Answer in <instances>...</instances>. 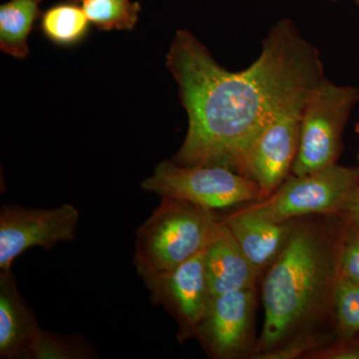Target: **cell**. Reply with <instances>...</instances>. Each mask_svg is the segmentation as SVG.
<instances>
[{"label": "cell", "mask_w": 359, "mask_h": 359, "mask_svg": "<svg viewBox=\"0 0 359 359\" xmlns=\"http://www.w3.org/2000/svg\"><path fill=\"white\" fill-rule=\"evenodd\" d=\"M167 67L189 120L174 162L235 172L269 123L302 106L325 78L318 51L287 18L269 29L261 54L247 69H224L189 30L175 35Z\"/></svg>", "instance_id": "1"}, {"label": "cell", "mask_w": 359, "mask_h": 359, "mask_svg": "<svg viewBox=\"0 0 359 359\" xmlns=\"http://www.w3.org/2000/svg\"><path fill=\"white\" fill-rule=\"evenodd\" d=\"M325 238L314 229L292 230L264 280V353L273 351L308 323L334 290L337 269Z\"/></svg>", "instance_id": "2"}, {"label": "cell", "mask_w": 359, "mask_h": 359, "mask_svg": "<svg viewBox=\"0 0 359 359\" xmlns=\"http://www.w3.org/2000/svg\"><path fill=\"white\" fill-rule=\"evenodd\" d=\"M212 210L171 197L137 229L134 264L137 273H166L205 250L222 229Z\"/></svg>", "instance_id": "3"}, {"label": "cell", "mask_w": 359, "mask_h": 359, "mask_svg": "<svg viewBox=\"0 0 359 359\" xmlns=\"http://www.w3.org/2000/svg\"><path fill=\"white\" fill-rule=\"evenodd\" d=\"M358 101L356 87L337 85L327 78L309 91L302 107L292 175L313 173L337 164L342 134Z\"/></svg>", "instance_id": "4"}, {"label": "cell", "mask_w": 359, "mask_h": 359, "mask_svg": "<svg viewBox=\"0 0 359 359\" xmlns=\"http://www.w3.org/2000/svg\"><path fill=\"white\" fill-rule=\"evenodd\" d=\"M359 189V168L334 164L302 176H292L263 200L247 207L276 223L297 217L346 211Z\"/></svg>", "instance_id": "5"}, {"label": "cell", "mask_w": 359, "mask_h": 359, "mask_svg": "<svg viewBox=\"0 0 359 359\" xmlns=\"http://www.w3.org/2000/svg\"><path fill=\"white\" fill-rule=\"evenodd\" d=\"M141 187L160 197L186 201L212 211L263 200L259 187L233 170L221 166H185L174 161L159 163Z\"/></svg>", "instance_id": "6"}, {"label": "cell", "mask_w": 359, "mask_h": 359, "mask_svg": "<svg viewBox=\"0 0 359 359\" xmlns=\"http://www.w3.org/2000/svg\"><path fill=\"white\" fill-rule=\"evenodd\" d=\"M80 212L75 205L32 209L18 204L0 209V271L13 269L14 261L34 247L50 250L76 238Z\"/></svg>", "instance_id": "7"}, {"label": "cell", "mask_w": 359, "mask_h": 359, "mask_svg": "<svg viewBox=\"0 0 359 359\" xmlns=\"http://www.w3.org/2000/svg\"><path fill=\"white\" fill-rule=\"evenodd\" d=\"M204 252L166 273H139L154 306L169 311L179 325L180 341L195 337L211 301Z\"/></svg>", "instance_id": "8"}, {"label": "cell", "mask_w": 359, "mask_h": 359, "mask_svg": "<svg viewBox=\"0 0 359 359\" xmlns=\"http://www.w3.org/2000/svg\"><path fill=\"white\" fill-rule=\"evenodd\" d=\"M306 101V100H304ZM302 106L275 118L257 137L237 168V173L261 189L263 199L283 185L299 151Z\"/></svg>", "instance_id": "9"}, {"label": "cell", "mask_w": 359, "mask_h": 359, "mask_svg": "<svg viewBox=\"0 0 359 359\" xmlns=\"http://www.w3.org/2000/svg\"><path fill=\"white\" fill-rule=\"evenodd\" d=\"M255 290L245 289L212 297L195 337L214 358H231L249 340Z\"/></svg>", "instance_id": "10"}, {"label": "cell", "mask_w": 359, "mask_h": 359, "mask_svg": "<svg viewBox=\"0 0 359 359\" xmlns=\"http://www.w3.org/2000/svg\"><path fill=\"white\" fill-rule=\"evenodd\" d=\"M40 330L34 311L21 297L13 269L0 271V358L30 359Z\"/></svg>", "instance_id": "11"}, {"label": "cell", "mask_w": 359, "mask_h": 359, "mask_svg": "<svg viewBox=\"0 0 359 359\" xmlns=\"http://www.w3.org/2000/svg\"><path fill=\"white\" fill-rule=\"evenodd\" d=\"M204 264L211 297L252 289L259 271L245 257L224 224L218 237L205 248Z\"/></svg>", "instance_id": "12"}, {"label": "cell", "mask_w": 359, "mask_h": 359, "mask_svg": "<svg viewBox=\"0 0 359 359\" xmlns=\"http://www.w3.org/2000/svg\"><path fill=\"white\" fill-rule=\"evenodd\" d=\"M223 223L259 271L280 254L290 231L287 223L269 221L247 208L226 217Z\"/></svg>", "instance_id": "13"}, {"label": "cell", "mask_w": 359, "mask_h": 359, "mask_svg": "<svg viewBox=\"0 0 359 359\" xmlns=\"http://www.w3.org/2000/svg\"><path fill=\"white\" fill-rule=\"evenodd\" d=\"M42 0H9L0 6V49L14 58L29 54L27 40L41 15Z\"/></svg>", "instance_id": "14"}, {"label": "cell", "mask_w": 359, "mask_h": 359, "mask_svg": "<svg viewBox=\"0 0 359 359\" xmlns=\"http://www.w3.org/2000/svg\"><path fill=\"white\" fill-rule=\"evenodd\" d=\"M90 21L82 6L69 1L47 9L41 18L40 28L54 43L71 45L84 39Z\"/></svg>", "instance_id": "15"}, {"label": "cell", "mask_w": 359, "mask_h": 359, "mask_svg": "<svg viewBox=\"0 0 359 359\" xmlns=\"http://www.w3.org/2000/svg\"><path fill=\"white\" fill-rule=\"evenodd\" d=\"M81 6L100 30H132L141 11L140 4L132 0H83Z\"/></svg>", "instance_id": "16"}, {"label": "cell", "mask_w": 359, "mask_h": 359, "mask_svg": "<svg viewBox=\"0 0 359 359\" xmlns=\"http://www.w3.org/2000/svg\"><path fill=\"white\" fill-rule=\"evenodd\" d=\"M93 346L79 334L63 335L39 330L33 342L30 359H93L98 358Z\"/></svg>", "instance_id": "17"}, {"label": "cell", "mask_w": 359, "mask_h": 359, "mask_svg": "<svg viewBox=\"0 0 359 359\" xmlns=\"http://www.w3.org/2000/svg\"><path fill=\"white\" fill-rule=\"evenodd\" d=\"M332 299L340 332L346 337L359 334V283L337 273Z\"/></svg>", "instance_id": "18"}, {"label": "cell", "mask_w": 359, "mask_h": 359, "mask_svg": "<svg viewBox=\"0 0 359 359\" xmlns=\"http://www.w3.org/2000/svg\"><path fill=\"white\" fill-rule=\"evenodd\" d=\"M337 273L359 283V221H354L347 231L337 262Z\"/></svg>", "instance_id": "19"}, {"label": "cell", "mask_w": 359, "mask_h": 359, "mask_svg": "<svg viewBox=\"0 0 359 359\" xmlns=\"http://www.w3.org/2000/svg\"><path fill=\"white\" fill-rule=\"evenodd\" d=\"M313 339H304L302 337L301 339L294 340V341H287V344H283V346H278V348L273 349L264 354V358H273V359H287L294 358L295 356L301 355V354L306 353L309 351L313 344Z\"/></svg>", "instance_id": "20"}, {"label": "cell", "mask_w": 359, "mask_h": 359, "mask_svg": "<svg viewBox=\"0 0 359 359\" xmlns=\"http://www.w3.org/2000/svg\"><path fill=\"white\" fill-rule=\"evenodd\" d=\"M316 358L359 359V342H347L323 349L316 353Z\"/></svg>", "instance_id": "21"}, {"label": "cell", "mask_w": 359, "mask_h": 359, "mask_svg": "<svg viewBox=\"0 0 359 359\" xmlns=\"http://www.w3.org/2000/svg\"><path fill=\"white\" fill-rule=\"evenodd\" d=\"M346 212H349L354 221H359V189L351 204L347 207Z\"/></svg>", "instance_id": "22"}, {"label": "cell", "mask_w": 359, "mask_h": 359, "mask_svg": "<svg viewBox=\"0 0 359 359\" xmlns=\"http://www.w3.org/2000/svg\"><path fill=\"white\" fill-rule=\"evenodd\" d=\"M69 1H72V2H75V4H81L82 1H83V0H69Z\"/></svg>", "instance_id": "23"}, {"label": "cell", "mask_w": 359, "mask_h": 359, "mask_svg": "<svg viewBox=\"0 0 359 359\" xmlns=\"http://www.w3.org/2000/svg\"><path fill=\"white\" fill-rule=\"evenodd\" d=\"M355 132L359 134V122L355 125Z\"/></svg>", "instance_id": "24"}, {"label": "cell", "mask_w": 359, "mask_h": 359, "mask_svg": "<svg viewBox=\"0 0 359 359\" xmlns=\"http://www.w3.org/2000/svg\"><path fill=\"white\" fill-rule=\"evenodd\" d=\"M354 2H355L356 6L359 7V0H353Z\"/></svg>", "instance_id": "25"}, {"label": "cell", "mask_w": 359, "mask_h": 359, "mask_svg": "<svg viewBox=\"0 0 359 359\" xmlns=\"http://www.w3.org/2000/svg\"><path fill=\"white\" fill-rule=\"evenodd\" d=\"M328 1L335 2L337 1V0H328Z\"/></svg>", "instance_id": "26"}, {"label": "cell", "mask_w": 359, "mask_h": 359, "mask_svg": "<svg viewBox=\"0 0 359 359\" xmlns=\"http://www.w3.org/2000/svg\"><path fill=\"white\" fill-rule=\"evenodd\" d=\"M358 160H359V156H358Z\"/></svg>", "instance_id": "27"}]
</instances>
